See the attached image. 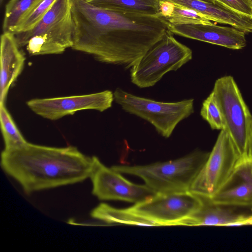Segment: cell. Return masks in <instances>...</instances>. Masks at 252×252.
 I'll use <instances>...</instances> for the list:
<instances>
[{
    "label": "cell",
    "instance_id": "25",
    "mask_svg": "<svg viewBox=\"0 0 252 252\" xmlns=\"http://www.w3.org/2000/svg\"><path fill=\"white\" fill-rule=\"evenodd\" d=\"M2 1H3V0H0V3H1V4L2 3Z\"/></svg>",
    "mask_w": 252,
    "mask_h": 252
},
{
    "label": "cell",
    "instance_id": "16",
    "mask_svg": "<svg viewBox=\"0 0 252 252\" xmlns=\"http://www.w3.org/2000/svg\"><path fill=\"white\" fill-rule=\"evenodd\" d=\"M99 8L144 15H159L161 0H85Z\"/></svg>",
    "mask_w": 252,
    "mask_h": 252
},
{
    "label": "cell",
    "instance_id": "10",
    "mask_svg": "<svg viewBox=\"0 0 252 252\" xmlns=\"http://www.w3.org/2000/svg\"><path fill=\"white\" fill-rule=\"evenodd\" d=\"M93 169L90 176L92 194L100 200L126 201L134 204L142 202L156 193L145 185H137L127 180L112 167L93 156Z\"/></svg>",
    "mask_w": 252,
    "mask_h": 252
},
{
    "label": "cell",
    "instance_id": "13",
    "mask_svg": "<svg viewBox=\"0 0 252 252\" xmlns=\"http://www.w3.org/2000/svg\"><path fill=\"white\" fill-rule=\"evenodd\" d=\"M212 202L221 204L252 207V158L241 157Z\"/></svg>",
    "mask_w": 252,
    "mask_h": 252
},
{
    "label": "cell",
    "instance_id": "14",
    "mask_svg": "<svg viewBox=\"0 0 252 252\" xmlns=\"http://www.w3.org/2000/svg\"><path fill=\"white\" fill-rule=\"evenodd\" d=\"M173 33L227 48L238 50L246 45L245 33L232 27L212 24L170 25Z\"/></svg>",
    "mask_w": 252,
    "mask_h": 252
},
{
    "label": "cell",
    "instance_id": "15",
    "mask_svg": "<svg viewBox=\"0 0 252 252\" xmlns=\"http://www.w3.org/2000/svg\"><path fill=\"white\" fill-rule=\"evenodd\" d=\"M26 60L15 35L3 32L0 37V102H5L10 87L22 72Z\"/></svg>",
    "mask_w": 252,
    "mask_h": 252
},
{
    "label": "cell",
    "instance_id": "19",
    "mask_svg": "<svg viewBox=\"0 0 252 252\" xmlns=\"http://www.w3.org/2000/svg\"><path fill=\"white\" fill-rule=\"evenodd\" d=\"M42 0H10L5 6L3 32L15 33L24 19Z\"/></svg>",
    "mask_w": 252,
    "mask_h": 252
},
{
    "label": "cell",
    "instance_id": "22",
    "mask_svg": "<svg viewBox=\"0 0 252 252\" xmlns=\"http://www.w3.org/2000/svg\"><path fill=\"white\" fill-rule=\"evenodd\" d=\"M56 0H42L24 19L15 33L28 31L34 27L46 14Z\"/></svg>",
    "mask_w": 252,
    "mask_h": 252
},
{
    "label": "cell",
    "instance_id": "11",
    "mask_svg": "<svg viewBox=\"0 0 252 252\" xmlns=\"http://www.w3.org/2000/svg\"><path fill=\"white\" fill-rule=\"evenodd\" d=\"M114 93L110 90L83 95H71L28 100L27 105L34 113L54 121L83 110L103 112L111 107Z\"/></svg>",
    "mask_w": 252,
    "mask_h": 252
},
{
    "label": "cell",
    "instance_id": "2",
    "mask_svg": "<svg viewBox=\"0 0 252 252\" xmlns=\"http://www.w3.org/2000/svg\"><path fill=\"white\" fill-rule=\"evenodd\" d=\"M0 164L25 193L53 189L90 178L94 159L74 146L54 147L28 142L12 150H3Z\"/></svg>",
    "mask_w": 252,
    "mask_h": 252
},
{
    "label": "cell",
    "instance_id": "9",
    "mask_svg": "<svg viewBox=\"0 0 252 252\" xmlns=\"http://www.w3.org/2000/svg\"><path fill=\"white\" fill-rule=\"evenodd\" d=\"M202 204L200 196L187 191L156 193L128 208L158 226H172L195 212Z\"/></svg>",
    "mask_w": 252,
    "mask_h": 252
},
{
    "label": "cell",
    "instance_id": "8",
    "mask_svg": "<svg viewBox=\"0 0 252 252\" xmlns=\"http://www.w3.org/2000/svg\"><path fill=\"white\" fill-rule=\"evenodd\" d=\"M241 156L226 130L221 129L190 191L211 198L229 177Z\"/></svg>",
    "mask_w": 252,
    "mask_h": 252
},
{
    "label": "cell",
    "instance_id": "3",
    "mask_svg": "<svg viewBox=\"0 0 252 252\" xmlns=\"http://www.w3.org/2000/svg\"><path fill=\"white\" fill-rule=\"evenodd\" d=\"M210 152L196 150L174 160L146 165H114L116 171L142 179L156 193L190 191Z\"/></svg>",
    "mask_w": 252,
    "mask_h": 252
},
{
    "label": "cell",
    "instance_id": "20",
    "mask_svg": "<svg viewBox=\"0 0 252 252\" xmlns=\"http://www.w3.org/2000/svg\"><path fill=\"white\" fill-rule=\"evenodd\" d=\"M0 122L4 149L20 148L28 142L21 134L4 103L0 102Z\"/></svg>",
    "mask_w": 252,
    "mask_h": 252
},
{
    "label": "cell",
    "instance_id": "21",
    "mask_svg": "<svg viewBox=\"0 0 252 252\" xmlns=\"http://www.w3.org/2000/svg\"><path fill=\"white\" fill-rule=\"evenodd\" d=\"M200 115L208 122L212 129L221 130L225 128L224 118L212 92L203 102Z\"/></svg>",
    "mask_w": 252,
    "mask_h": 252
},
{
    "label": "cell",
    "instance_id": "24",
    "mask_svg": "<svg viewBox=\"0 0 252 252\" xmlns=\"http://www.w3.org/2000/svg\"><path fill=\"white\" fill-rule=\"evenodd\" d=\"M249 156L252 158V126L249 143Z\"/></svg>",
    "mask_w": 252,
    "mask_h": 252
},
{
    "label": "cell",
    "instance_id": "17",
    "mask_svg": "<svg viewBox=\"0 0 252 252\" xmlns=\"http://www.w3.org/2000/svg\"><path fill=\"white\" fill-rule=\"evenodd\" d=\"M92 218L107 223L158 226L157 224L131 212L128 208L119 209L101 203L91 212Z\"/></svg>",
    "mask_w": 252,
    "mask_h": 252
},
{
    "label": "cell",
    "instance_id": "5",
    "mask_svg": "<svg viewBox=\"0 0 252 252\" xmlns=\"http://www.w3.org/2000/svg\"><path fill=\"white\" fill-rule=\"evenodd\" d=\"M168 31L130 69L131 82L140 88L154 86L170 71H176L192 59V52Z\"/></svg>",
    "mask_w": 252,
    "mask_h": 252
},
{
    "label": "cell",
    "instance_id": "12",
    "mask_svg": "<svg viewBox=\"0 0 252 252\" xmlns=\"http://www.w3.org/2000/svg\"><path fill=\"white\" fill-rule=\"evenodd\" d=\"M201 197V196H200ZM200 208L179 221L176 225L240 226L252 224L251 207L215 203L209 198L201 197Z\"/></svg>",
    "mask_w": 252,
    "mask_h": 252
},
{
    "label": "cell",
    "instance_id": "6",
    "mask_svg": "<svg viewBox=\"0 0 252 252\" xmlns=\"http://www.w3.org/2000/svg\"><path fill=\"white\" fill-rule=\"evenodd\" d=\"M114 101L126 112L149 122L162 136L167 138L178 124L194 112L193 99L165 102L134 95L117 88Z\"/></svg>",
    "mask_w": 252,
    "mask_h": 252
},
{
    "label": "cell",
    "instance_id": "18",
    "mask_svg": "<svg viewBox=\"0 0 252 252\" xmlns=\"http://www.w3.org/2000/svg\"><path fill=\"white\" fill-rule=\"evenodd\" d=\"M158 15L170 25L213 23L205 15L168 0L160 1Z\"/></svg>",
    "mask_w": 252,
    "mask_h": 252
},
{
    "label": "cell",
    "instance_id": "1",
    "mask_svg": "<svg viewBox=\"0 0 252 252\" xmlns=\"http://www.w3.org/2000/svg\"><path fill=\"white\" fill-rule=\"evenodd\" d=\"M74 23L71 48L101 63L130 69L169 31L159 15L124 13L71 0Z\"/></svg>",
    "mask_w": 252,
    "mask_h": 252
},
{
    "label": "cell",
    "instance_id": "7",
    "mask_svg": "<svg viewBox=\"0 0 252 252\" xmlns=\"http://www.w3.org/2000/svg\"><path fill=\"white\" fill-rule=\"evenodd\" d=\"M212 92L220 109L225 127L241 157L249 156L252 115L233 78L222 77L216 80Z\"/></svg>",
    "mask_w": 252,
    "mask_h": 252
},
{
    "label": "cell",
    "instance_id": "4",
    "mask_svg": "<svg viewBox=\"0 0 252 252\" xmlns=\"http://www.w3.org/2000/svg\"><path fill=\"white\" fill-rule=\"evenodd\" d=\"M74 23L71 0H56L32 29L14 33L30 56L60 54L72 47Z\"/></svg>",
    "mask_w": 252,
    "mask_h": 252
},
{
    "label": "cell",
    "instance_id": "23",
    "mask_svg": "<svg viewBox=\"0 0 252 252\" xmlns=\"http://www.w3.org/2000/svg\"><path fill=\"white\" fill-rule=\"evenodd\" d=\"M239 13L252 16V0H218Z\"/></svg>",
    "mask_w": 252,
    "mask_h": 252
}]
</instances>
